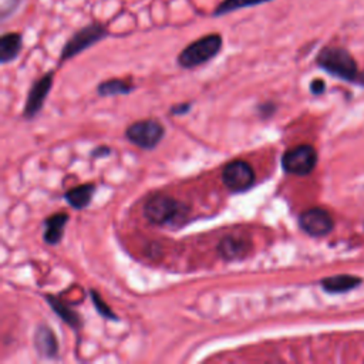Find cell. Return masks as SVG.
I'll return each instance as SVG.
<instances>
[{
  "label": "cell",
  "mask_w": 364,
  "mask_h": 364,
  "mask_svg": "<svg viewBox=\"0 0 364 364\" xmlns=\"http://www.w3.org/2000/svg\"><path fill=\"white\" fill-rule=\"evenodd\" d=\"M95 189H97V186L94 183H91V182L82 183V185H78V186L67 191L64 193V199L68 202V205L71 208H74V209H84L91 202Z\"/></svg>",
  "instance_id": "obj_16"
},
{
  "label": "cell",
  "mask_w": 364,
  "mask_h": 364,
  "mask_svg": "<svg viewBox=\"0 0 364 364\" xmlns=\"http://www.w3.org/2000/svg\"><path fill=\"white\" fill-rule=\"evenodd\" d=\"M68 222V215L61 212V213H53L47 219H44V232H43V240L47 245H58L63 239L64 235V228L65 223Z\"/></svg>",
  "instance_id": "obj_12"
},
{
  "label": "cell",
  "mask_w": 364,
  "mask_h": 364,
  "mask_svg": "<svg viewBox=\"0 0 364 364\" xmlns=\"http://www.w3.org/2000/svg\"><path fill=\"white\" fill-rule=\"evenodd\" d=\"M274 109H276V107H274L273 102H263L262 105L257 107V112H259L260 117H263V118L273 115Z\"/></svg>",
  "instance_id": "obj_21"
},
{
  "label": "cell",
  "mask_w": 364,
  "mask_h": 364,
  "mask_svg": "<svg viewBox=\"0 0 364 364\" xmlns=\"http://www.w3.org/2000/svg\"><path fill=\"white\" fill-rule=\"evenodd\" d=\"M53 81H54V70L47 71L46 74L38 77L36 81H33L26 98L24 109H23L24 118L31 119L41 111L50 94V90L53 87Z\"/></svg>",
  "instance_id": "obj_8"
},
{
  "label": "cell",
  "mask_w": 364,
  "mask_h": 364,
  "mask_svg": "<svg viewBox=\"0 0 364 364\" xmlns=\"http://www.w3.org/2000/svg\"><path fill=\"white\" fill-rule=\"evenodd\" d=\"M109 36H111V33H109L105 23L98 21V20L90 21L88 24L75 30L71 34V37L67 38V41L64 43V46L60 51L58 63L63 64L64 61H68V60L74 58L75 55L81 54L87 48L95 46L97 43L105 40Z\"/></svg>",
  "instance_id": "obj_3"
},
{
  "label": "cell",
  "mask_w": 364,
  "mask_h": 364,
  "mask_svg": "<svg viewBox=\"0 0 364 364\" xmlns=\"http://www.w3.org/2000/svg\"><path fill=\"white\" fill-rule=\"evenodd\" d=\"M324 90H326V82H324L323 80L314 78V80L310 82V91H311V94L320 95V94L324 92Z\"/></svg>",
  "instance_id": "obj_20"
},
{
  "label": "cell",
  "mask_w": 364,
  "mask_h": 364,
  "mask_svg": "<svg viewBox=\"0 0 364 364\" xmlns=\"http://www.w3.org/2000/svg\"><path fill=\"white\" fill-rule=\"evenodd\" d=\"M270 1H274V0H222L212 11V17H223L233 11L262 6Z\"/></svg>",
  "instance_id": "obj_18"
},
{
  "label": "cell",
  "mask_w": 364,
  "mask_h": 364,
  "mask_svg": "<svg viewBox=\"0 0 364 364\" xmlns=\"http://www.w3.org/2000/svg\"><path fill=\"white\" fill-rule=\"evenodd\" d=\"M361 282L363 280L360 277L353 274H336V276L321 279L320 284L323 290H326L327 293L337 294V293H346L358 287Z\"/></svg>",
  "instance_id": "obj_15"
},
{
  "label": "cell",
  "mask_w": 364,
  "mask_h": 364,
  "mask_svg": "<svg viewBox=\"0 0 364 364\" xmlns=\"http://www.w3.org/2000/svg\"><path fill=\"white\" fill-rule=\"evenodd\" d=\"M90 297H91V301H92V304H94L97 313H98L102 318L118 321L117 314L108 307V304L102 300V297H101L95 290H90Z\"/></svg>",
  "instance_id": "obj_19"
},
{
  "label": "cell",
  "mask_w": 364,
  "mask_h": 364,
  "mask_svg": "<svg viewBox=\"0 0 364 364\" xmlns=\"http://www.w3.org/2000/svg\"><path fill=\"white\" fill-rule=\"evenodd\" d=\"M109 148L108 146H97L95 148V151L91 154V156H94V158H97V156H105V155H109Z\"/></svg>",
  "instance_id": "obj_23"
},
{
  "label": "cell",
  "mask_w": 364,
  "mask_h": 364,
  "mask_svg": "<svg viewBox=\"0 0 364 364\" xmlns=\"http://www.w3.org/2000/svg\"><path fill=\"white\" fill-rule=\"evenodd\" d=\"M223 38L219 33L205 34L192 43H189L176 57V63L181 68L191 70L203 65L213 60L222 50Z\"/></svg>",
  "instance_id": "obj_2"
},
{
  "label": "cell",
  "mask_w": 364,
  "mask_h": 364,
  "mask_svg": "<svg viewBox=\"0 0 364 364\" xmlns=\"http://www.w3.org/2000/svg\"><path fill=\"white\" fill-rule=\"evenodd\" d=\"M33 344L38 355L43 358H55L58 355V341L53 330L46 324L37 326L33 336Z\"/></svg>",
  "instance_id": "obj_11"
},
{
  "label": "cell",
  "mask_w": 364,
  "mask_h": 364,
  "mask_svg": "<svg viewBox=\"0 0 364 364\" xmlns=\"http://www.w3.org/2000/svg\"><path fill=\"white\" fill-rule=\"evenodd\" d=\"M317 65L326 73L344 80L355 81L358 75V67L354 57L343 47L328 46L318 51L316 57Z\"/></svg>",
  "instance_id": "obj_4"
},
{
  "label": "cell",
  "mask_w": 364,
  "mask_h": 364,
  "mask_svg": "<svg viewBox=\"0 0 364 364\" xmlns=\"http://www.w3.org/2000/svg\"><path fill=\"white\" fill-rule=\"evenodd\" d=\"M252 240L240 235H226L223 236L216 246L219 257L225 262H236L246 259L252 252Z\"/></svg>",
  "instance_id": "obj_10"
},
{
  "label": "cell",
  "mask_w": 364,
  "mask_h": 364,
  "mask_svg": "<svg viewBox=\"0 0 364 364\" xmlns=\"http://www.w3.org/2000/svg\"><path fill=\"white\" fill-rule=\"evenodd\" d=\"M23 48V36L17 31L4 33L0 37V63L7 64L18 57Z\"/></svg>",
  "instance_id": "obj_14"
},
{
  "label": "cell",
  "mask_w": 364,
  "mask_h": 364,
  "mask_svg": "<svg viewBox=\"0 0 364 364\" xmlns=\"http://www.w3.org/2000/svg\"><path fill=\"white\" fill-rule=\"evenodd\" d=\"M358 84H361V85H364V71H361V73H358V75H357V80H355Z\"/></svg>",
  "instance_id": "obj_24"
},
{
  "label": "cell",
  "mask_w": 364,
  "mask_h": 364,
  "mask_svg": "<svg viewBox=\"0 0 364 364\" xmlns=\"http://www.w3.org/2000/svg\"><path fill=\"white\" fill-rule=\"evenodd\" d=\"M145 219L155 226H181L191 212L189 206L173 196L155 193L142 208Z\"/></svg>",
  "instance_id": "obj_1"
},
{
  "label": "cell",
  "mask_w": 364,
  "mask_h": 364,
  "mask_svg": "<svg viewBox=\"0 0 364 364\" xmlns=\"http://www.w3.org/2000/svg\"><path fill=\"white\" fill-rule=\"evenodd\" d=\"M134 90H135V85L122 78H109L97 85V94L101 97L125 95V94H131Z\"/></svg>",
  "instance_id": "obj_17"
},
{
  "label": "cell",
  "mask_w": 364,
  "mask_h": 364,
  "mask_svg": "<svg viewBox=\"0 0 364 364\" xmlns=\"http://www.w3.org/2000/svg\"><path fill=\"white\" fill-rule=\"evenodd\" d=\"M44 299H46V301L48 303V306L51 307V310H53L65 324H68V326H70L71 328H74V330L81 328V326H82V318H81V316H80L74 309H71L65 301H63L60 297L53 296V294H46Z\"/></svg>",
  "instance_id": "obj_13"
},
{
  "label": "cell",
  "mask_w": 364,
  "mask_h": 364,
  "mask_svg": "<svg viewBox=\"0 0 364 364\" xmlns=\"http://www.w3.org/2000/svg\"><path fill=\"white\" fill-rule=\"evenodd\" d=\"M164 135V125L154 118L135 121L125 129V138L141 149H154L162 141Z\"/></svg>",
  "instance_id": "obj_5"
},
{
  "label": "cell",
  "mask_w": 364,
  "mask_h": 364,
  "mask_svg": "<svg viewBox=\"0 0 364 364\" xmlns=\"http://www.w3.org/2000/svg\"><path fill=\"white\" fill-rule=\"evenodd\" d=\"M191 104L189 102H182V104H176V105H173L171 109H169V112L172 114V115H183V114H186L189 109H191Z\"/></svg>",
  "instance_id": "obj_22"
},
{
  "label": "cell",
  "mask_w": 364,
  "mask_h": 364,
  "mask_svg": "<svg viewBox=\"0 0 364 364\" xmlns=\"http://www.w3.org/2000/svg\"><path fill=\"white\" fill-rule=\"evenodd\" d=\"M300 229L311 237L327 236L333 228V216L323 208H310L299 215Z\"/></svg>",
  "instance_id": "obj_9"
},
{
  "label": "cell",
  "mask_w": 364,
  "mask_h": 364,
  "mask_svg": "<svg viewBox=\"0 0 364 364\" xmlns=\"http://www.w3.org/2000/svg\"><path fill=\"white\" fill-rule=\"evenodd\" d=\"M317 165V151L307 144L296 145L287 149L282 156V168L284 172L306 176L313 172Z\"/></svg>",
  "instance_id": "obj_6"
},
{
  "label": "cell",
  "mask_w": 364,
  "mask_h": 364,
  "mask_svg": "<svg viewBox=\"0 0 364 364\" xmlns=\"http://www.w3.org/2000/svg\"><path fill=\"white\" fill-rule=\"evenodd\" d=\"M255 181L256 173L245 159H233L222 169V182L230 192L243 193L255 185Z\"/></svg>",
  "instance_id": "obj_7"
}]
</instances>
